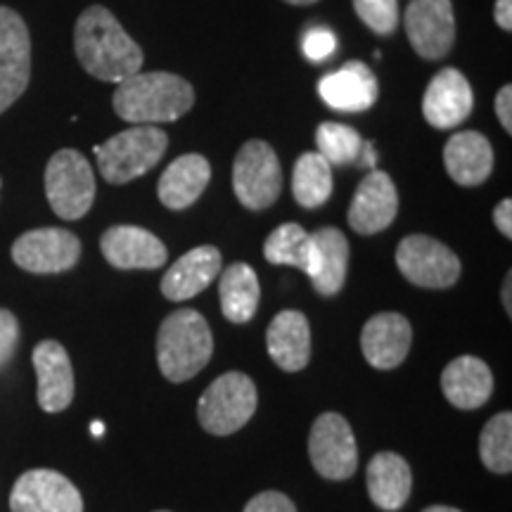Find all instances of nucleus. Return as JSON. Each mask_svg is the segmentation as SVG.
<instances>
[{
	"instance_id": "1",
	"label": "nucleus",
	"mask_w": 512,
	"mask_h": 512,
	"mask_svg": "<svg viewBox=\"0 0 512 512\" xmlns=\"http://www.w3.org/2000/svg\"><path fill=\"white\" fill-rule=\"evenodd\" d=\"M74 48L81 67L100 81L121 83L143 69V50L102 5L81 12L74 29Z\"/></svg>"
},
{
	"instance_id": "2",
	"label": "nucleus",
	"mask_w": 512,
	"mask_h": 512,
	"mask_svg": "<svg viewBox=\"0 0 512 512\" xmlns=\"http://www.w3.org/2000/svg\"><path fill=\"white\" fill-rule=\"evenodd\" d=\"M195 105V88L178 74L147 72L124 79L114 91V112L133 126L181 119Z\"/></svg>"
},
{
	"instance_id": "3",
	"label": "nucleus",
	"mask_w": 512,
	"mask_h": 512,
	"mask_svg": "<svg viewBox=\"0 0 512 512\" xmlns=\"http://www.w3.org/2000/svg\"><path fill=\"white\" fill-rule=\"evenodd\" d=\"M214 354L209 323L192 309L166 316L157 332V363L166 380L188 382L207 366Z\"/></svg>"
},
{
	"instance_id": "4",
	"label": "nucleus",
	"mask_w": 512,
	"mask_h": 512,
	"mask_svg": "<svg viewBox=\"0 0 512 512\" xmlns=\"http://www.w3.org/2000/svg\"><path fill=\"white\" fill-rule=\"evenodd\" d=\"M166 138L157 126H133L95 147L98 169L102 178L112 185H124L136 181L138 176L155 169L164 157Z\"/></svg>"
},
{
	"instance_id": "5",
	"label": "nucleus",
	"mask_w": 512,
	"mask_h": 512,
	"mask_svg": "<svg viewBox=\"0 0 512 512\" xmlns=\"http://www.w3.org/2000/svg\"><path fill=\"white\" fill-rule=\"evenodd\" d=\"M256 387L245 373H226L207 387L197 403L200 425L214 437L235 434L256 413Z\"/></svg>"
},
{
	"instance_id": "6",
	"label": "nucleus",
	"mask_w": 512,
	"mask_h": 512,
	"mask_svg": "<svg viewBox=\"0 0 512 512\" xmlns=\"http://www.w3.org/2000/svg\"><path fill=\"white\" fill-rule=\"evenodd\" d=\"M46 197L50 207L64 221H79L93 207L95 176L81 152H55L46 166Z\"/></svg>"
},
{
	"instance_id": "7",
	"label": "nucleus",
	"mask_w": 512,
	"mask_h": 512,
	"mask_svg": "<svg viewBox=\"0 0 512 512\" xmlns=\"http://www.w3.org/2000/svg\"><path fill=\"white\" fill-rule=\"evenodd\" d=\"M233 190L242 207L259 211L271 207L283 190V171L275 150L264 140L242 145L233 164Z\"/></svg>"
},
{
	"instance_id": "8",
	"label": "nucleus",
	"mask_w": 512,
	"mask_h": 512,
	"mask_svg": "<svg viewBox=\"0 0 512 512\" xmlns=\"http://www.w3.org/2000/svg\"><path fill=\"white\" fill-rule=\"evenodd\" d=\"M396 266L408 283L427 290H446L460 278V259L439 240L408 235L396 249Z\"/></svg>"
},
{
	"instance_id": "9",
	"label": "nucleus",
	"mask_w": 512,
	"mask_h": 512,
	"mask_svg": "<svg viewBox=\"0 0 512 512\" xmlns=\"http://www.w3.org/2000/svg\"><path fill=\"white\" fill-rule=\"evenodd\" d=\"M309 458L320 477L342 482L358 467V448L349 422L339 413H323L309 434Z\"/></svg>"
},
{
	"instance_id": "10",
	"label": "nucleus",
	"mask_w": 512,
	"mask_h": 512,
	"mask_svg": "<svg viewBox=\"0 0 512 512\" xmlns=\"http://www.w3.org/2000/svg\"><path fill=\"white\" fill-rule=\"evenodd\" d=\"M31 79V38L24 19L0 5V114L22 98Z\"/></svg>"
},
{
	"instance_id": "11",
	"label": "nucleus",
	"mask_w": 512,
	"mask_h": 512,
	"mask_svg": "<svg viewBox=\"0 0 512 512\" xmlns=\"http://www.w3.org/2000/svg\"><path fill=\"white\" fill-rule=\"evenodd\" d=\"M12 259L29 273H64L79 264L81 242L64 228L29 230L12 245Z\"/></svg>"
},
{
	"instance_id": "12",
	"label": "nucleus",
	"mask_w": 512,
	"mask_h": 512,
	"mask_svg": "<svg viewBox=\"0 0 512 512\" xmlns=\"http://www.w3.org/2000/svg\"><path fill=\"white\" fill-rule=\"evenodd\" d=\"M406 34L415 53L425 60H441L456 41L451 0H411L406 10Z\"/></svg>"
},
{
	"instance_id": "13",
	"label": "nucleus",
	"mask_w": 512,
	"mask_h": 512,
	"mask_svg": "<svg viewBox=\"0 0 512 512\" xmlns=\"http://www.w3.org/2000/svg\"><path fill=\"white\" fill-rule=\"evenodd\" d=\"M12 512H83L79 489L55 470H29L10 494Z\"/></svg>"
},
{
	"instance_id": "14",
	"label": "nucleus",
	"mask_w": 512,
	"mask_h": 512,
	"mask_svg": "<svg viewBox=\"0 0 512 512\" xmlns=\"http://www.w3.org/2000/svg\"><path fill=\"white\" fill-rule=\"evenodd\" d=\"M399 211L394 181L384 171H370L358 185L349 207V226L358 235H375L392 226Z\"/></svg>"
},
{
	"instance_id": "15",
	"label": "nucleus",
	"mask_w": 512,
	"mask_h": 512,
	"mask_svg": "<svg viewBox=\"0 0 512 512\" xmlns=\"http://www.w3.org/2000/svg\"><path fill=\"white\" fill-rule=\"evenodd\" d=\"M102 256L119 271H155L166 264L164 242L138 226H114L100 240Z\"/></svg>"
},
{
	"instance_id": "16",
	"label": "nucleus",
	"mask_w": 512,
	"mask_h": 512,
	"mask_svg": "<svg viewBox=\"0 0 512 512\" xmlns=\"http://www.w3.org/2000/svg\"><path fill=\"white\" fill-rule=\"evenodd\" d=\"M413 330L401 313H377L361 332V349L377 370L399 368L411 351Z\"/></svg>"
},
{
	"instance_id": "17",
	"label": "nucleus",
	"mask_w": 512,
	"mask_h": 512,
	"mask_svg": "<svg viewBox=\"0 0 512 512\" xmlns=\"http://www.w3.org/2000/svg\"><path fill=\"white\" fill-rule=\"evenodd\" d=\"M38 377V406L46 413H60L74 399V370L67 349L55 339H46L34 349Z\"/></svg>"
},
{
	"instance_id": "18",
	"label": "nucleus",
	"mask_w": 512,
	"mask_h": 512,
	"mask_svg": "<svg viewBox=\"0 0 512 512\" xmlns=\"http://www.w3.org/2000/svg\"><path fill=\"white\" fill-rule=\"evenodd\" d=\"M472 112V88L465 74L458 69H441L427 86L425 98H422V114L427 124L434 128H456L470 117Z\"/></svg>"
},
{
	"instance_id": "19",
	"label": "nucleus",
	"mask_w": 512,
	"mask_h": 512,
	"mask_svg": "<svg viewBox=\"0 0 512 512\" xmlns=\"http://www.w3.org/2000/svg\"><path fill=\"white\" fill-rule=\"evenodd\" d=\"M318 93L325 105L337 112H366L377 100V79L368 64L354 60L339 72L323 76Z\"/></svg>"
},
{
	"instance_id": "20",
	"label": "nucleus",
	"mask_w": 512,
	"mask_h": 512,
	"mask_svg": "<svg viewBox=\"0 0 512 512\" xmlns=\"http://www.w3.org/2000/svg\"><path fill=\"white\" fill-rule=\"evenodd\" d=\"M221 252L216 247L204 245L183 254L162 278V294L171 302H185L197 297L219 278Z\"/></svg>"
},
{
	"instance_id": "21",
	"label": "nucleus",
	"mask_w": 512,
	"mask_h": 512,
	"mask_svg": "<svg viewBox=\"0 0 512 512\" xmlns=\"http://www.w3.org/2000/svg\"><path fill=\"white\" fill-rule=\"evenodd\" d=\"M273 363L285 373H299L311 358V328L302 311H280L266 332Z\"/></svg>"
},
{
	"instance_id": "22",
	"label": "nucleus",
	"mask_w": 512,
	"mask_h": 512,
	"mask_svg": "<svg viewBox=\"0 0 512 512\" xmlns=\"http://www.w3.org/2000/svg\"><path fill=\"white\" fill-rule=\"evenodd\" d=\"M441 392L460 411H475L494 392V375L475 356H460L441 373Z\"/></svg>"
},
{
	"instance_id": "23",
	"label": "nucleus",
	"mask_w": 512,
	"mask_h": 512,
	"mask_svg": "<svg viewBox=\"0 0 512 512\" xmlns=\"http://www.w3.org/2000/svg\"><path fill=\"white\" fill-rule=\"evenodd\" d=\"M444 164L448 176L458 185L475 188L491 176L494 169V150L491 143L477 131H460L451 136L444 147Z\"/></svg>"
},
{
	"instance_id": "24",
	"label": "nucleus",
	"mask_w": 512,
	"mask_h": 512,
	"mask_svg": "<svg viewBox=\"0 0 512 512\" xmlns=\"http://www.w3.org/2000/svg\"><path fill=\"white\" fill-rule=\"evenodd\" d=\"M211 181V164L202 155H183L169 164L159 178L157 195L164 207L181 211L200 200Z\"/></svg>"
},
{
	"instance_id": "25",
	"label": "nucleus",
	"mask_w": 512,
	"mask_h": 512,
	"mask_svg": "<svg viewBox=\"0 0 512 512\" xmlns=\"http://www.w3.org/2000/svg\"><path fill=\"white\" fill-rule=\"evenodd\" d=\"M368 494L377 508L394 512L411 498L413 475L406 460L396 453L382 451L368 463Z\"/></svg>"
},
{
	"instance_id": "26",
	"label": "nucleus",
	"mask_w": 512,
	"mask_h": 512,
	"mask_svg": "<svg viewBox=\"0 0 512 512\" xmlns=\"http://www.w3.org/2000/svg\"><path fill=\"white\" fill-rule=\"evenodd\" d=\"M264 256L271 264L299 268L311 280L316 278L320 266L318 249L313 245L311 233H306L299 223H283V226L275 228L264 245Z\"/></svg>"
},
{
	"instance_id": "27",
	"label": "nucleus",
	"mask_w": 512,
	"mask_h": 512,
	"mask_svg": "<svg viewBox=\"0 0 512 512\" xmlns=\"http://www.w3.org/2000/svg\"><path fill=\"white\" fill-rule=\"evenodd\" d=\"M313 245L318 249V273L311 280L318 294L323 297H335L344 287L349 268V240L342 230L337 228H320L311 235Z\"/></svg>"
},
{
	"instance_id": "28",
	"label": "nucleus",
	"mask_w": 512,
	"mask_h": 512,
	"mask_svg": "<svg viewBox=\"0 0 512 512\" xmlns=\"http://www.w3.org/2000/svg\"><path fill=\"white\" fill-rule=\"evenodd\" d=\"M221 311L230 323H249L256 316L261 299L259 278H256L254 268L249 264L228 266L221 275Z\"/></svg>"
},
{
	"instance_id": "29",
	"label": "nucleus",
	"mask_w": 512,
	"mask_h": 512,
	"mask_svg": "<svg viewBox=\"0 0 512 512\" xmlns=\"http://www.w3.org/2000/svg\"><path fill=\"white\" fill-rule=\"evenodd\" d=\"M292 192L299 207H323L332 195V166L318 152H306L294 164Z\"/></svg>"
},
{
	"instance_id": "30",
	"label": "nucleus",
	"mask_w": 512,
	"mask_h": 512,
	"mask_svg": "<svg viewBox=\"0 0 512 512\" xmlns=\"http://www.w3.org/2000/svg\"><path fill=\"white\" fill-rule=\"evenodd\" d=\"M479 458L496 475L512 470V415L498 413L484 425L479 437Z\"/></svg>"
},
{
	"instance_id": "31",
	"label": "nucleus",
	"mask_w": 512,
	"mask_h": 512,
	"mask_svg": "<svg viewBox=\"0 0 512 512\" xmlns=\"http://www.w3.org/2000/svg\"><path fill=\"white\" fill-rule=\"evenodd\" d=\"M318 155L325 159L330 166H347L358 162L363 150V138L358 136L351 126L335 124V121H325L316 131Z\"/></svg>"
},
{
	"instance_id": "32",
	"label": "nucleus",
	"mask_w": 512,
	"mask_h": 512,
	"mask_svg": "<svg viewBox=\"0 0 512 512\" xmlns=\"http://www.w3.org/2000/svg\"><path fill=\"white\" fill-rule=\"evenodd\" d=\"M356 15L375 34L389 36L399 27V3L396 0H354Z\"/></svg>"
},
{
	"instance_id": "33",
	"label": "nucleus",
	"mask_w": 512,
	"mask_h": 512,
	"mask_svg": "<svg viewBox=\"0 0 512 512\" xmlns=\"http://www.w3.org/2000/svg\"><path fill=\"white\" fill-rule=\"evenodd\" d=\"M302 50L306 60L311 62H325L328 57L337 50V38L330 29L325 27H313L304 34Z\"/></svg>"
},
{
	"instance_id": "34",
	"label": "nucleus",
	"mask_w": 512,
	"mask_h": 512,
	"mask_svg": "<svg viewBox=\"0 0 512 512\" xmlns=\"http://www.w3.org/2000/svg\"><path fill=\"white\" fill-rule=\"evenodd\" d=\"M19 344V323L15 313L0 309V368L15 356Z\"/></svg>"
},
{
	"instance_id": "35",
	"label": "nucleus",
	"mask_w": 512,
	"mask_h": 512,
	"mask_svg": "<svg viewBox=\"0 0 512 512\" xmlns=\"http://www.w3.org/2000/svg\"><path fill=\"white\" fill-rule=\"evenodd\" d=\"M245 512H297L294 503L280 491H264L247 503Z\"/></svg>"
},
{
	"instance_id": "36",
	"label": "nucleus",
	"mask_w": 512,
	"mask_h": 512,
	"mask_svg": "<svg viewBox=\"0 0 512 512\" xmlns=\"http://www.w3.org/2000/svg\"><path fill=\"white\" fill-rule=\"evenodd\" d=\"M496 114L505 131L512 133V88L503 86L496 95Z\"/></svg>"
},
{
	"instance_id": "37",
	"label": "nucleus",
	"mask_w": 512,
	"mask_h": 512,
	"mask_svg": "<svg viewBox=\"0 0 512 512\" xmlns=\"http://www.w3.org/2000/svg\"><path fill=\"white\" fill-rule=\"evenodd\" d=\"M494 221H496V228L501 230L505 238H512V202L510 200L498 202V207L494 209Z\"/></svg>"
},
{
	"instance_id": "38",
	"label": "nucleus",
	"mask_w": 512,
	"mask_h": 512,
	"mask_svg": "<svg viewBox=\"0 0 512 512\" xmlns=\"http://www.w3.org/2000/svg\"><path fill=\"white\" fill-rule=\"evenodd\" d=\"M496 24L503 31L512 29V0H496Z\"/></svg>"
},
{
	"instance_id": "39",
	"label": "nucleus",
	"mask_w": 512,
	"mask_h": 512,
	"mask_svg": "<svg viewBox=\"0 0 512 512\" xmlns=\"http://www.w3.org/2000/svg\"><path fill=\"white\" fill-rule=\"evenodd\" d=\"M510 287H512V280H510V273L508 278H505V285H503V304H505V311H508V316L512 313V302H510Z\"/></svg>"
},
{
	"instance_id": "40",
	"label": "nucleus",
	"mask_w": 512,
	"mask_h": 512,
	"mask_svg": "<svg viewBox=\"0 0 512 512\" xmlns=\"http://www.w3.org/2000/svg\"><path fill=\"white\" fill-rule=\"evenodd\" d=\"M422 512H460V510L448 508V505H432V508H425Z\"/></svg>"
},
{
	"instance_id": "41",
	"label": "nucleus",
	"mask_w": 512,
	"mask_h": 512,
	"mask_svg": "<svg viewBox=\"0 0 512 512\" xmlns=\"http://www.w3.org/2000/svg\"><path fill=\"white\" fill-rule=\"evenodd\" d=\"M91 432H93V437H102V434H105V425H102V422H93Z\"/></svg>"
},
{
	"instance_id": "42",
	"label": "nucleus",
	"mask_w": 512,
	"mask_h": 512,
	"mask_svg": "<svg viewBox=\"0 0 512 512\" xmlns=\"http://www.w3.org/2000/svg\"><path fill=\"white\" fill-rule=\"evenodd\" d=\"M285 3H290V5H313V3H318V0H285Z\"/></svg>"
},
{
	"instance_id": "43",
	"label": "nucleus",
	"mask_w": 512,
	"mask_h": 512,
	"mask_svg": "<svg viewBox=\"0 0 512 512\" xmlns=\"http://www.w3.org/2000/svg\"><path fill=\"white\" fill-rule=\"evenodd\" d=\"M157 512H169V510H157Z\"/></svg>"
}]
</instances>
